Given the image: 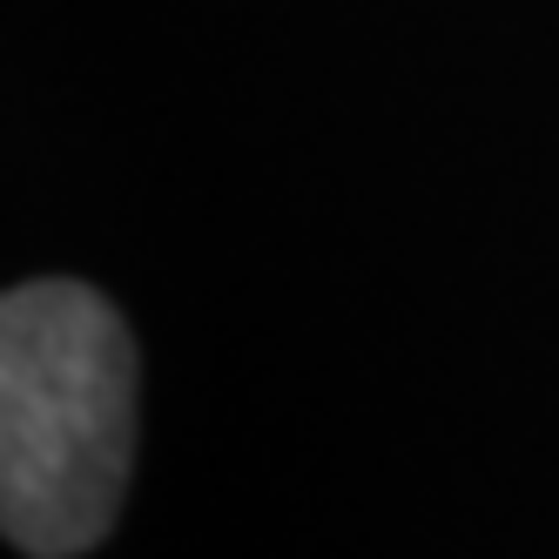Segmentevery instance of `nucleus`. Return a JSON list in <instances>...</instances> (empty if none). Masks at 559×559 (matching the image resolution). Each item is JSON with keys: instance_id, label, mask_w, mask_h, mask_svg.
Returning a JSON list of instances; mask_svg holds the SVG:
<instances>
[{"instance_id": "obj_1", "label": "nucleus", "mask_w": 559, "mask_h": 559, "mask_svg": "<svg viewBox=\"0 0 559 559\" xmlns=\"http://www.w3.org/2000/svg\"><path fill=\"white\" fill-rule=\"evenodd\" d=\"M135 465V344L88 284H21L0 304V526L27 559L108 539Z\"/></svg>"}]
</instances>
